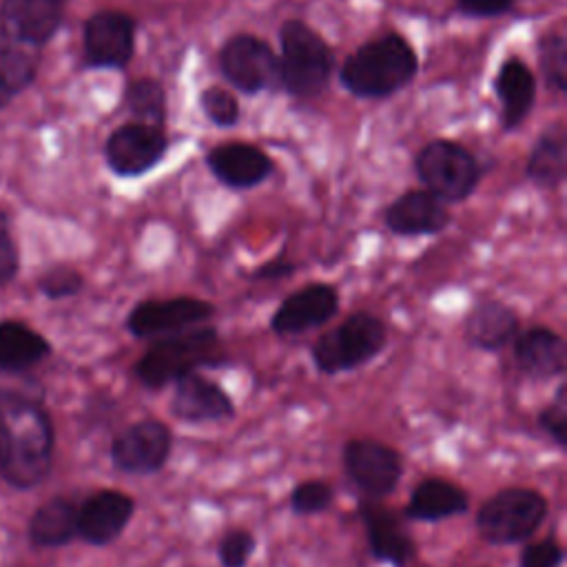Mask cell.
Instances as JSON below:
<instances>
[{
	"label": "cell",
	"mask_w": 567,
	"mask_h": 567,
	"mask_svg": "<svg viewBox=\"0 0 567 567\" xmlns=\"http://www.w3.org/2000/svg\"><path fill=\"white\" fill-rule=\"evenodd\" d=\"M388 341L385 323L370 312H352L312 343V363L323 374L354 370L374 359Z\"/></svg>",
	"instance_id": "cell-5"
},
{
	"label": "cell",
	"mask_w": 567,
	"mask_h": 567,
	"mask_svg": "<svg viewBox=\"0 0 567 567\" xmlns=\"http://www.w3.org/2000/svg\"><path fill=\"white\" fill-rule=\"evenodd\" d=\"M527 179L538 188H556L567 175V144L560 126L540 133L525 164Z\"/></svg>",
	"instance_id": "cell-27"
},
{
	"label": "cell",
	"mask_w": 567,
	"mask_h": 567,
	"mask_svg": "<svg viewBox=\"0 0 567 567\" xmlns=\"http://www.w3.org/2000/svg\"><path fill=\"white\" fill-rule=\"evenodd\" d=\"M171 412L186 423H213L230 419L235 414V405L219 383L202 377L199 372H190L175 381Z\"/></svg>",
	"instance_id": "cell-17"
},
{
	"label": "cell",
	"mask_w": 567,
	"mask_h": 567,
	"mask_svg": "<svg viewBox=\"0 0 567 567\" xmlns=\"http://www.w3.org/2000/svg\"><path fill=\"white\" fill-rule=\"evenodd\" d=\"M334 501V489L326 481H303L290 492V509L299 516H312L328 509Z\"/></svg>",
	"instance_id": "cell-32"
},
{
	"label": "cell",
	"mask_w": 567,
	"mask_h": 567,
	"mask_svg": "<svg viewBox=\"0 0 567 567\" xmlns=\"http://www.w3.org/2000/svg\"><path fill=\"white\" fill-rule=\"evenodd\" d=\"M334 71L330 44L310 24L286 20L279 27L277 89L297 100H312L326 91Z\"/></svg>",
	"instance_id": "cell-3"
},
{
	"label": "cell",
	"mask_w": 567,
	"mask_h": 567,
	"mask_svg": "<svg viewBox=\"0 0 567 567\" xmlns=\"http://www.w3.org/2000/svg\"><path fill=\"white\" fill-rule=\"evenodd\" d=\"M388 230L403 237L436 235L450 221L447 204L427 193L425 188L405 190L383 213Z\"/></svg>",
	"instance_id": "cell-20"
},
{
	"label": "cell",
	"mask_w": 567,
	"mask_h": 567,
	"mask_svg": "<svg viewBox=\"0 0 567 567\" xmlns=\"http://www.w3.org/2000/svg\"><path fill=\"white\" fill-rule=\"evenodd\" d=\"M29 543L38 549H58L78 538V503L53 496L35 507L27 523Z\"/></svg>",
	"instance_id": "cell-24"
},
{
	"label": "cell",
	"mask_w": 567,
	"mask_h": 567,
	"mask_svg": "<svg viewBox=\"0 0 567 567\" xmlns=\"http://www.w3.org/2000/svg\"><path fill=\"white\" fill-rule=\"evenodd\" d=\"M219 69L241 93L255 95L277 89V53L266 40L252 33H237L224 42L219 51Z\"/></svg>",
	"instance_id": "cell-8"
},
{
	"label": "cell",
	"mask_w": 567,
	"mask_h": 567,
	"mask_svg": "<svg viewBox=\"0 0 567 567\" xmlns=\"http://www.w3.org/2000/svg\"><path fill=\"white\" fill-rule=\"evenodd\" d=\"M206 166L228 188H252L272 173V159L246 142H224L206 153Z\"/></svg>",
	"instance_id": "cell-19"
},
{
	"label": "cell",
	"mask_w": 567,
	"mask_h": 567,
	"mask_svg": "<svg viewBox=\"0 0 567 567\" xmlns=\"http://www.w3.org/2000/svg\"><path fill=\"white\" fill-rule=\"evenodd\" d=\"M565 560V549L556 538H543L529 543L520 556L518 567H560Z\"/></svg>",
	"instance_id": "cell-36"
},
{
	"label": "cell",
	"mask_w": 567,
	"mask_h": 567,
	"mask_svg": "<svg viewBox=\"0 0 567 567\" xmlns=\"http://www.w3.org/2000/svg\"><path fill=\"white\" fill-rule=\"evenodd\" d=\"M463 332L474 348L496 352L518 334V315L498 299H483L465 317Z\"/></svg>",
	"instance_id": "cell-22"
},
{
	"label": "cell",
	"mask_w": 567,
	"mask_h": 567,
	"mask_svg": "<svg viewBox=\"0 0 567 567\" xmlns=\"http://www.w3.org/2000/svg\"><path fill=\"white\" fill-rule=\"evenodd\" d=\"M18 248L9 233V217L0 208V286L9 284L18 272Z\"/></svg>",
	"instance_id": "cell-37"
},
{
	"label": "cell",
	"mask_w": 567,
	"mask_h": 567,
	"mask_svg": "<svg viewBox=\"0 0 567 567\" xmlns=\"http://www.w3.org/2000/svg\"><path fill=\"white\" fill-rule=\"evenodd\" d=\"M512 343L516 365L532 379L560 377L567 368L565 339L545 326L518 332Z\"/></svg>",
	"instance_id": "cell-21"
},
{
	"label": "cell",
	"mask_w": 567,
	"mask_h": 567,
	"mask_svg": "<svg viewBox=\"0 0 567 567\" xmlns=\"http://www.w3.org/2000/svg\"><path fill=\"white\" fill-rule=\"evenodd\" d=\"M171 447L173 436L168 425L157 419H142L115 434L109 454L120 472L146 476L164 467Z\"/></svg>",
	"instance_id": "cell-9"
},
{
	"label": "cell",
	"mask_w": 567,
	"mask_h": 567,
	"mask_svg": "<svg viewBox=\"0 0 567 567\" xmlns=\"http://www.w3.org/2000/svg\"><path fill=\"white\" fill-rule=\"evenodd\" d=\"M35 78V58L24 47L0 42V109Z\"/></svg>",
	"instance_id": "cell-29"
},
{
	"label": "cell",
	"mask_w": 567,
	"mask_h": 567,
	"mask_svg": "<svg viewBox=\"0 0 567 567\" xmlns=\"http://www.w3.org/2000/svg\"><path fill=\"white\" fill-rule=\"evenodd\" d=\"M82 38L89 69H124L135 53V20L124 11L102 9L84 22Z\"/></svg>",
	"instance_id": "cell-12"
},
{
	"label": "cell",
	"mask_w": 567,
	"mask_h": 567,
	"mask_svg": "<svg viewBox=\"0 0 567 567\" xmlns=\"http://www.w3.org/2000/svg\"><path fill=\"white\" fill-rule=\"evenodd\" d=\"M419 71L414 47L399 33L361 44L339 69L341 86L361 100H381L408 86Z\"/></svg>",
	"instance_id": "cell-2"
},
{
	"label": "cell",
	"mask_w": 567,
	"mask_h": 567,
	"mask_svg": "<svg viewBox=\"0 0 567 567\" xmlns=\"http://www.w3.org/2000/svg\"><path fill=\"white\" fill-rule=\"evenodd\" d=\"M512 4L514 0H456L458 11L470 18H494L509 11Z\"/></svg>",
	"instance_id": "cell-38"
},
{
	"label": "cell",
	"mask_w": 567,
	"mask_h": 567,
	"mask_svg": "<svg viewBox=\"0 0 567 567\" xmlns=\"http://www.w3.org/2000/svg\"><path fill=\"white\" fill-rule=\"evenodd\" d=\"M166 151L168 137L162 128L128 122L109 135L104 144V159L117 177H140L157 166Z\"/></svg>",
	"instance_id": "cell-13"
},
{
	"label": "cell",
	"mask_w": 567,
	"mask_h": 567,
	"mask_svg": "<svg viewBox=\"0 0 567 567\" xmlns=\"http://www.w3.org/2000/svg\"><path fill=\"white\" fill-rule=\"evenodd\" d=\"M414 166L425 190L445 204L467 199L481 179L478 159L452 140L427 142L419 151Z\"/></svg>",
	"instance_id": "cell-7"
},
{
	"label": "cell",
	"mask_w": 567,
	"mask_h": 567,
	"mask_svg": "<svg viewBox=\"0 0 567 567\" xmlns=\"http://www.w3.org/2000/svg\"><path fill=\"white\" fill-rule=\"evenodd\" d=\"M84 286V279L82 275L71 268V266H53L49 270L42 272V277L38 279V288L44 297L49 299H66V297H73L82 290Z\"/></svg>",
	"instance_id": "cell-33"
},
{
	"label": "cell",
	"mask_w": 567,
	"mask_h": 567,
	"mask_svg": "<svg viewBox=\"0 0 567 567\" xmlns=\"http://www.w3.org/2000/svg\"><path fill=\"white\" fill-rule=\"evenodd\" d=\"M66 0H0V42L47 44L64 16Z\"/></svg>",
	"instance_id": "cell-14"
},
{
	"label": "cell",
	"mask_w": 567,
	"mask_h": 567,
	"mask_svg": "<svg viewBox=\"0 0 567 567\" xmlns=\"http://www.w3.org/2000/svg\"><path fill=\"white\" fill-rule=\"evenodd\" d=\"M53 421L38 399L0 396V478L16 489L40 485L53 467Z\"/></svg>",
	"instance_id": "cell-1"
},
{
	"label": "cell",
	"mask_w": 567,
	"mask_h": 567,
	"mask_svg": "<svg viewBox=\"0 0 567 567\" xmlns=\"http://www.w3.org/2000/svg\"><path fill=\"white\" fill-rule=\"evenodd\" d=\"M221 361L224 354L219 350L217 330L202 326L157 337L137 359L133 372L144 388L159 390L184 374L197 372L202 365H217Z\"/></svg>",
	"instance_id": "cell-4"
},
{
	"label": "cell",
	"mask_w": 567,
	"mask_h": 567,
	"mask_svg": "<svg viewBox=\"0 0 567 567\" xmlns=\"http://www.w3.org/2000/svg\"><path fill=\"white\" fill-rule=\"evenodd\" d=\"M49 341L20 321H0V370L24 372L47 359Z\"/></svg>",
	"instance_id": "cell-26"
},
{
	"label": "cell",
	"mask_w": 567,
	"mask_h": 567,
	"mask_svg": "<svg viewBox=\"0 0 567 567\" xmlns=\"http://www.w3.org/2000/svg\"><path fill=\"white\" fill-rule=\"evenodd\" d=\"M540 430L558 445H567V388L565 383L558 385L554 401L538 414Z\"/></svg>",
	"instance_id": "cell-34"
},
{
	"label": "cell",
	"mask_w": 567,
	"mask_h": 567,
	"mask_svg": "<svg viewBox=\"0 0 567 567\" xmlns=\"http://www.w3.org/2000/svg\"><path fill=\"white\" fill-rule=\"evenodd\" d=\"M343 467L348 478L370 498L394 492L403 474L401 454L372 439H352L343 447Z\"/></svg>",
	"instance_id": "cell-11"
},
{
	"label": "cell",
	"mask_w": 567,
	"mask_h": 567,
	"mask_svg": "<svg viewBox=\"0 0 567 567\" xmlns=\"http://www.w3.org/2000/svg\"><path fill=\"white\" fill-rule=\"evenodd\" d=\"M199 106L208 122H213L219 128H230L239 122V102L230 91L221 86L204 89L199 93Z\"/></svg>",
	"instance_id": "cell-31"
},
{
	"label": "cell",
	"mask_w": 567,
	"mask_h": 567,
	"mask_svg": "<svg viewBox=\"0 0 567 567\" xmlns=\"http://www.w3.org/2000/svg\"><path fill=\"white\" fill-rule=\"evenodd\" d=\"M255 551V536L248 529H230L217 545L221 567H244Z\"/></svg>",
	"instance_id": "cell-35"
},
{
	"label": "cell",
	"mask_w": 567,
	"mask_h": 567,
	"mask_svg": "<svg viewBox=\"0 0 567 567\" xmlns=\"http://www.w3.org/2000/svg\"><path fill=\"white\" fill-rule=\"evenodd\" d=\"M215 306L197 297L146 299L133 306L126 317V330L137 339H157L208 321Z\"/></svg>",
	"instance_id": "cell-10"
},
{
	"label": "cell",
	"mask_w": 567,
	"mask_h": 567,
	"mask_svg": "<svg viewBox=\"0 0 567 567\" xmlns=\"http://www.w3.org/2000/svg\"><path fill=\"white\" fill-rule=\"evenodd\" d=\"M122 102L126 111L135 117V122L162 128L168 115V97L166 89L159 80L137 78L131 80L124 89Z\"/></svg>",
	"instance_id": "cell-28"
},
{
	"label": "cell",
	"mask_w": 567,
	"mask_h": 567,
	"mask_svg": "<svg viewBox=\"0 0 567 567\" xmlns=\"http://www.w3.org/2000/svg\"><path fill=\"white\" fill-rule=\"evenodd\" d=\"M135 503L120 489L93 492L78 505V538L104 547L122 536L131 523Z\"/></svg>",
	"instance_id": "cell-15"
},
{
	"label": "cell",
	"mask_w": 567,
	"mask_h": 567,
	"mask_svg": "<svg viewBox=\"0 0 567 567\" xmlns=\"http://www.w3.org/2000/svg\"><path fill=\"white\" fill-rule=\"evenodd\" d=\"M494 91L501 100L503 128L514 131L534 106L536 78L532 69L520 58H507L494 78Z\"/></svg>",
	"instance_id": "cell-23"
},
{
	"label": "cell",
	"mask_w": 567,
	"mask_h": 567,
	"mask_svg": "<svg viewBox=\"0 0 567 567\" xmlns=\"http://www.w3.org/2000/svg\"><path fill=\"white\" fill-rule=\"evenodd\" d=\"M547 516V498L532 487H507L492 494L476 512V529L492 545L527 540Z\"/></svg>",
	"instance_id": "cell-6"
},
{
	"label": "cell",
	"mask_w": 567,
	"mask_h": 567,
	"mask_svg": "<svg viewBox=\"0 0 567 567\" xmlns=\"http://www.w3.org/2000/svg\"><path fill=\"white\" fill-rule=\"evenodd\" d=\"M359 516L365 527L370 554L377 560L390 563L392 567H405L414 558V540L392 509L372 498H363L359 501Z\"/></svg>",
	"instance_id": "cell-18"
},
{
	"label": "cell",
	"mask_w": 567,
	"mask_h": 567,
	"mask_svg": "<svg viewBox=\"0 0 567 567\" xmlns=\"http://www.w3.org/2000/svg\"><path fill=\"white\" fill-rule=\"evenodd\" d=\"M295 264L288 259V257H277L272 261H266L261 264L257 270H252L250 279H257V281H266V279H281V277H290L295 272Z\"/></svg>",
	"instance_id": "cell-39"
},
{
	"label": "cell",
	"mask_w": 567,
	"mask_h": 567,
	"mask_svg": "<svg viewBox=\"0 0 567 567\" xmlns=\"http://www.w3.org/2000/svg\"><path fill=\"white\" fill-rule=\"evenodd\" d=\"M339 310V292L328 284H308L288 295L272 312L270 328L277 334H301L330 321Z\"/></svg>",
	"instance_id": "cell-16"
},
{
	"label": "cell",
	"mask_w": 567,
	"mask_h": 567,
	"mask_svg": "<svg viewBox=\"0 0 567 567\" xmlns=\"http://www.w3.org/2000/svg\"><path fill=\"white\" fill-rule=\"evenodd\" d=\"M538 66L549 91H567V40L560 31L545 33L538 40Z\"/></svg>",
	"instance_id": "cell-30"
},
{
	"label": "cell",
	"mask_w": 567,
	"mask_h": 567,
	"mask_svg": "<svg viewBox=\"0 0 567 567\" xmlns=\"http://www.w3.org/2000/svg\"><path fill=\"white\" fill-rule=\"evenodd\" d=\"M470 498L463 487L445 478H423L410 494L405 516L410 520L436 523L467 512Z\"/></svg>",
	"instance_id": "cell-25"
}]
</instances>
